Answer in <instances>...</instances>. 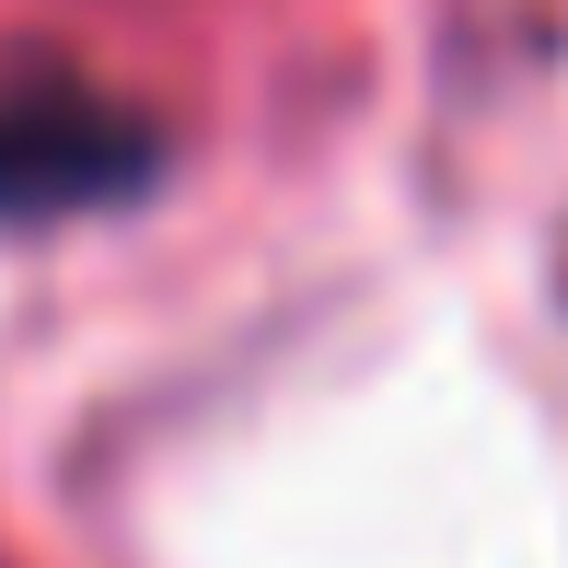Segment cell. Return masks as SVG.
I'll return each instance as SVG.
<instances>
[{"mask_svg":"<svg viewBox=\"0 0 568 568\" xmlns=\"http://www.w3.org/2000/svg\"><path fill=\"white\" fill-rule=\"evenodd\" d=\"M151 163H163V140H151L128 105L82 93V82H23V93H0V221L105 210V197H128Z\"/></svg>","mask_w":568,"mask_h":568,"instance_id":"obj_1","label":"cell"}]
</instances>
